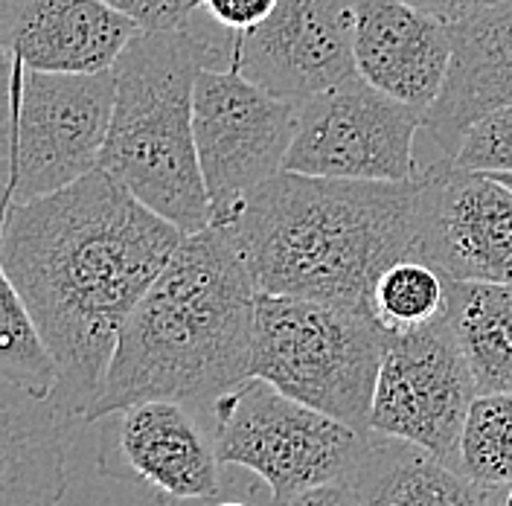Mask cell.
<instances>
[{
	"label": "cell",
	"mask_w": 512,
	"mask_h": 506,
	"mask_svg": "<svg viewBox=\"0 0 512 506\" xmlns=\"http://www.w3.org/2000/svg\"><path fill=\"white\" fill-rule=\"evenodd\" d=\"M451 27L411 0H355V64L373 88L425 108L451 67Z\"/></svg>",
	"instance_id": "obj_15"
},
{
	"label": "cell",
	"mask_w": 512,
	"mask_h": 506,
	"mask_svg": "<svg viewBox=\"0 0 512 506\" xmlns=\"http://www.w3.org/2000/svg\"><path fill=\"white\" fill-rule=\"evenodd\" d=\"M0 379L32 399H53L62 384L53 349L6 274L0 277Z\"/></svg>",
	"instance_id": "obj_20"
},
{
	"label": "cell",
	"mask_w": 512,
	"mask_h": 506,
	"mask_svg": "<svg viewBox=\"0 0 512 506\" xmlns=\"http://www.w3.org/2000/svg\"><path fill=\"white\" fill-rule=\"evenodd\" d=\"M492 178H498V181H504L507 187L512 190V172H507V175H492Z\"/></svg>",
	"instance_id": "obj_28"
},
{
	"label": "cell",
	"mask_w": 512,
	"mask_h": 506,
	"mask_svg": "<svg viewBox=\"0 0 512 506\" xmlns=\"http://www.w3.org/2000/svg\"><path fill=\"white\" fill-rule=\"evenodd\" d=\"M446 166L480 175L512 172V105L495 108L466 128Z\"/></svg>",
	"instance_id": "obj_23"
},
{
	"label": "cell",
	"mask_w": 512,
	"mask_h": 506,
	"mask_svg": "<svg viewBox=\"0 0 512 506\" xmlns=\"http://www.w3.org/2000/svg\"><path fill=\"white\" fill-rule=\"evenodd\" d=\"M227 67L291 102L341 88L358 76L355 0H280L262 24L227 35Z\"/></svg>",
	"instance_id": "obj_11"
},
{
	"label": "cell",
	"mask_w": 512,
	"mask_h": 506,
	"mask_svg": "<svg viewBox=\"0 0 512 506\" xmlns=\"http://www.w3.org/2000/svg\"><path fill=\"white\" fill-rule=\"evenodd\" d=\"M73 419L56 399H32L3 387V506H59L67 492V440Z\"/></svg>",
	"instance_id": "obj_17"
},
{
	"label": "cell",
	"mask_w": 512,
	"mask_h": 506,
	"mask_svg": "<svg viewBox=\"0 0 512 506\" xmlns=\"http://www.w3.org/2000/svg\"><path fill=\"white\" fill-rule=\"evenodd\" d=\"M384 344L370 309L259 291L251 376L370 434Z\"/></svg>",
	"instance_id": "obj_5"
},
{
	"label": "cell",
	"mask_w": 512,
	"mask_h": 506,
	"mask_svg": "<svg viewBox=\"0 0 512 506\" xmlns=\"http://www.w3.org/2000/svg\"><path fill=\"white\" fill-rule=\"evenodd\" d=\"M460 469L489 492H512V390L478 393L472 402Z\"/></svg>",
	"instance_id": "obj_22"
},
{
	"label": "cell",
	"mask_w": 512,
	"mask_h": 506,
	"mask_svg": "<svg viewBox=\"0 0 512 506\" xmlns=\"http://www.w3.org/2000/svg\"><path fill=\"white\" fill-rule=\"evenodd\" d=\"M207 422L219 460L254 472L271 495L350 480L373 434L355 431L254 376L222 396Z\"/></svg>",
	"instance_id": "obj_7"
},
{
	"label": "cell",
	"mask_w": 512,
	"mask_h": 506,
	"mask_svg": "<svg viewBox=\"0 0 512 506\" xmlns=\"http://www.w3.org/2000/svg\"><path fill=\"white\" fill-rule=\"evenodd\" d=\"M504 506H512V492H510V495H507V501H504Z\"/></svg>",
	"instance_id": "obj_30"
},
{
	"label": "cell",
	"mask_w": 512,
	"mask_h": 506,
	"mask_svg": "<svg viewBox=\"0 0 512 506\" xmlns=\"http://www.w3.org/2000/svg\"><path fill=\"white\" fill-rule=\"evenodd\" d=\"M451 41L443 91L425 111L422 134L434 149L425 169L454 158L463 131L483 114L512 105V0L451 27Z\"/></svg>",
	"instance_id": "obj_16"
},
{
	"label": "cell",
	"mask_w": 512,
	"mask_h": 506,
	"mask_svg": "<svg viewBox=\"0 0 512 506\" xmlns=\"http://www.w3.org/2000/svg\"><path fill=\"white\" fill-rule=\"evenodd\" d=\"M448 320L480 393L512 390V285L448 280Z\"/></svg>",
	"instance_id": "obj_19"
},
{
	"label": "cell",
	"mask_w": 512,
	"mask_h": 506,
	"mask_svg": "<svg viewBox=\"0 0 512 506\" xmlns=\"http://www.w3.org/2000/svg\"><path fill=\"white\" fill-rule=\"evenodd\" d=\"M425 108L408 105L355 76L335 91L300 102L286 172L344 181H422L416 137Z\"/></svg>",
	"instance_id": "obj_9"
},
{
	"label": "cell",
	"mask_w": 512,
	"mask_h": 506,
	"mask_svg": "<svg viewBox=\"0 0 512 506\" xmlns=\"http://www.w3.org/2000/svg\"><path fill=\"white\" fill-rule=\"evenodd\" d=\"M414 6L425 9L428 15L440 18L446 27H457V24H466L472 18H480L510 0H411Z\"/></svg>",
	"instance_id": "obj_27"
},
{
	"label": "cell",
	"mask_w": 512,
	"mask_h": 506,
	"mask_svg": "<svg viewBox=\"0 0 512 506\" xmlns=\"http://www.w3.org/2000/svg\"><path fill=\"white\" fill-rule=\"evenodd\" d=\"M416 256L448 280L512 285V190L480 172L431 166L422 175Z\"/></svg>",
	"instance_id": "obj_13"
},
{
	"label": "cell",
	"mask_w": 512,
	"mask_h": 506,
	"mask_svg": "<svg viewBox=\"0 0 512 506\" xmlns=\"http://www.w3.org/2000/svg\"><path fill=\"white\" fill-rule=\"evenodd\" d=\"M448 277L419 256H405L376 280L370 312L387 332H405L446 315Z\"/></svg>",
	"instance_id": "obj_21"
},
{
	"label": "cell",
	"mask_w": 512,
	"mask_h": 506,
	"mask_svg": "<svg viewBox=\"0 0 512 506\" xmlns=\"http://www.w3.org/2000/svg\"><path fill=\"white\" fill-rule=\"evenodd\" d=\"M280 0H201V12L227 32H245L262 24Z\"/></svg>",
	"instance_id": "obj_25"
},
{
	"label": "cell",
	"mask_w": 512,
	"mask_h": 506,
	"mask_svg": "<svg viewBox=\"0 0 512 506\" xmlns=\"http://www.w3.org/2000/svg\"><path fill=\"white\" fill-rule=\"evenodd\" d=\"M350 480L361 506H504L510 495L489 492L460 466L376 431Z\"/></svg>",
	"instance_id": "obj_18"
},
{
	"label": "cell",
	"mask_w": 512,
	"mask_h": 506,
	"mask_svg": "<svg viewBox=\"0 0 512 506\" xmlns=\"http://www.w3.org/2000/svg\"><path fill=\"white\" fill-rule=\"evenodd\" d=\"M114 94V70L41 73L12 56L3 207L59 192L99 169Z\"/></svg>",
	"instance_id": "obj_6"
},
{
	"label": "cell",
	"mask_w": 512,
	"mask_h": 506,
	"mask_svg": "<svg viewBox=\"0 0 512 506\" xmlns=\"http://www.w3.org/2000/svg\"><path fill=\"white\" fill-rule=\"evenodd\" d=\"M300 102L280 99L236 67H204L195 82V146L213 224H227L245 198L286 172Z\"/></svg>",
	"instance_id": "obj_8"
},
{
	"label": "cell",
	"mask_w": 512,
	"mask_h": 506,
	"mask_svg": "<svg viewBox=\"0 0 512 506\" xmlns=\"http://www.w3.org/2000/svg\"><path fill=\"white\" fill-rule=\"evenodd\" d=\"M213 506H251V504H245V501H219V504H213Z\"/></svg>",
	"instance_id": "obj_29"
},
{
	"label": "cell",
	"mask_w": 512,
	"mask_h": 506,
	"mask_svg": "<svg viewBox=\"0 0 512 506\" xmlns=\"http://www.w3.org/2000/svg\"><path fill=\"white\" fill-rule=\"evenodd\" d=\"M204 413L181 402H140L96 419V469L102 477L140 486L158 501L216 498L219 454Z\"/></svg>",
	"instance_id": "obj_12"
},
{
	"label": "cell",
	"mask_w": 512,
	"mask_h": 506,
	"mask_svg": "<svg viewBox=\"0 0 512 506\" xmlns=\"http://www.w3.org/2000/svg\"><path fill=\"white\" fill-rule=\"evenodd\" d=\"M9 56L41 73L114 70L140 24L108 0H0Z\"/></svg>",
	"instance_id": "obj_14"
},
{
	"label": "cell",
	"mask_w": 512,
	"mask_h": 506,
	"mask_svg": "<svg viewBox=\"0 0 512 506\" xmlns=\"http://www.w3.org/2000/svg\"><path fill=\"white\" fill-rule=\"evenodd\" d=\"M478 393V379L446 309L425 326L387 332L370 431L460 466V440Z\"/></svg>",
	"instance_id": "obj_10"
},
{
	"label": "cell",
	"mask_w": 512,
	"mask_h": 506,
	"mask_svg": "<svg viewBox=\"0 0 512 506\" xmlns=\"http://www.w3.org/2000/svg\"><path fill=\"white\" fill-rule=\"evenodd\" d=\"M254 274L224 224L181 239L117 341L85 425L140 402H181L204 416L251 379Z\"/></svg>",
	"instance_id": "obj_2"
},
{
	"label": "cell",
	"mask_w": 512,
	"mask_h": 506,
	"mask_svg": "<svg viewBox=\"0 0 512 506\" xmlns=\"http://www.w3.org/2000/svg\"><path fill=\"white\" fill-rule=\"evenodd\" d=\"M422 184L280 172L224 224L256 288L370 309L376 280L416 256Z\"/></svg>",
	"instance_id": "obj_3"
},
{
	"label": "cell",
	"mask_w": 512,
	"mask_h": 506,
	"mask_svg": "<svg viewBox=\"0 0 512 506\" xmlns=\"http://www.w3.org/2000/svg\"><path fill=\"white\" fill-rule=\"evenodd\" d=\"M140 30H172L190 24L192 15L201 9V0H108Z\"/></svg>",
	"instance_id": "obj_24"
},
{
	"label": "cell",
	"mask_w": 512,
	"mask_h": 506,
	"mask_svg": "<svg viewBox=\"0 0 512 506\" xmlns=\"http://www.w3.org/2000/svg\"><path fill=\"white\" fill-rule=\"evenodd\" d=\"M268 506H361L352 480H332L294 495H271Z\"/></svg>",
	"instance_id": "obj_26"
},
{
	"label": "cell",
	"mask_w": 512,
	"mask_h": 506,
	"mask_svg": "<svg viewBox=\"0 0 512 506\" xmlns=\"http://www.w3.org/2000/svg\"><path fill=\"white\" fill-rule=\"evenodd\" d=\"M227 35L210 38L192 21L140 30L114 64L117 94L99 169L184 236L213 224L195 146V82L204 67H227Z\"/></svg>",
	"instance_id": "obj_4"
},
{
	"label": "cell",
	"mask_w": 512,
	"mask_h": 506,
	"mask_svg": "<svg viewBox=\"0 0 512 506\" xmlns=\"http://www.w3.org/2000/svg\"><path fill=\"white\" fill-rule=\"evenodd\" d=\"M181 239L105 169L3 207L0 265L59 361L53 399L73 422L102 396L128 317Z\"/></svg>",
	"instance_id": "obj_1"
}]
</instances>
